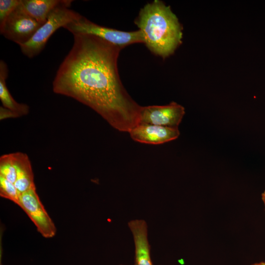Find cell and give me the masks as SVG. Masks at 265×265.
I'll list each match as a JSON object with an SVG mask.
<instances>
[{
    "mask_svg": "<svg viewBox=\"0 0 265 265\" xmlns=\"http://www.w3.org/2000/svg\"><path fill=\"white\" fill-rule=\"evenodd\" d=\"M73 46L53 82L54 93L71 97L125 132L139 123L142 106L129 95L118 73L122 48L89 34H74Z\"/></svg>",
    "mask_w": 265,
    "mask_h": 265,
    "instance_id": "cell-1",
    "label": "cell"
},
{
    "mask_svg": "<svg viewBox=\"0 0 265 265\" xmlns=\"http://www.w3.org/2000/svg\"><path fill=\"white\" fill-rule=\"evenodd\" d=\"M134 23L148 49L163 58L173 54L182 43V26L170 7L161 0H154L144 6Z\"/></svg>",
    "mask_w": 265,
    "mask_h": 265,
    "instance_id": "cell-2",
    "label": "cell"
},
{
    "mask_svg": "<svg viewBox=\"0 0 265 265\" xmlns=\"http://www.w3.org/2000/svg\"><path fill=\"white\" fill-rule=\"evenodd\" d=\"M73 1L66 0L56 7L49 15L46 22L26 43L20 46L22 53L28 58L38 55L44 49L51 36L60 27L78 19L81 15L70 7Z\"/></svg>",
    "mask_w": 265,
    "mask_h": 265,
    "instance_id": "cell-3",
    "label": "cell"
},
{
    "mask_svg": "<svg viewBox=\"0 0 265 265\" xmlns=\"http://www.w3.org/2000/svg\"><path fill=\"white\" fill-rule=\"evenodd\" d=\"M63 28L73 35H94L122 49L131 44L144 43L143 35L139 29L128 32L111 28L95 24L82 15Z\"/></svg>",
    "mask_w": 265,
    "mask_h": 265,
    "instance_id": "cell-4",
    "label": "cell"
},
{
    "mask_svg": "<svg viewBox=\"0 0 265 265\" xmlns=\"http://www.w3.org/2000/svg\"><path fill=\"white\" fill-rule=\"evenodd\" d=\"M20 4L0 24V33L20 46L27 42L42 25L28 15Z\"/></svg>",
    "mask_w": 265,
    "mask_h": 265,
    "instance_id": "cell-5",
    "label": "cell"
},
{
    "mask_svg": "<svg viewBox=\"0 0 265 265\" xmlns=\"http://www.w3.org/2000/svg\"><path fill=\"white\" fill-rule=\"evenodd\" d=\"M18 206L27 214L43 237L51 238L55 236V226L42 204L35 188L20 194Z\"/></svg>",
    "mask_w": 265,
    "mask_h": 265,
    "instance_id": "cell-6",
    "label": "cell"
},
{
    "mask_svg": "<svg viewBox=\"0 0 265 265\" xmlns=\"http://www.w3.org/2000/svg\"><path fill=\"white\" fill-rule=\"evenodd\" d=\"M185 113V108L174 102L164 106L141 107L139 124L178 128Z\"/></svg>",
    "mask_w": 265,
    "mask_h": 265,
    "instance_id": "cell-7",
    "label": "cell"
},
{
    "mask_svg": "<svg viewBox=\"0 0 265 265\" xmlns=\"http://www.w3.org/2000/svg\"><path fill=\"white\" fill-rule=\"evenodd\" d=\"M134 141L150 144H160L177 139L178 128L147 124H138L129 132Z\"/></svg>",
    "mask_w": 265,
    "mask_h": 265,
    "instance_id": "cell-8",
    "label": "cell"
},
{
    "mask_svg": "<svg viewBox=\"0 0 265 265\" xmlns=\"http://www.w3.org/2000/svg\"><path fill=\"white\" fill-rule=\"evenodd\" d=\"M128 224L134 242V265H153L146 222L143 219H133Z\"/></svg>",
    "mask_w": 265,
    "mask_h": 265,
    "instance_id": "cell-9",
    "label": "cell"
},
{
    "mask_svg": "<svg viewBox=\"0 0 265 265\" xmlns=\"http://www.w3.org/2000/svg\"><path fill=\"white\" fill-rule=\"evenodd\" d=\"M16 171V180L14 185L20 194L35 188L33 173L30 160L25 154L14 153Z\"/></svg>",
    "mask_w": 265,
    "mask_h": 265,
    "instance_id": "cell-10",
    "label": "cell"
},
{
    "mask_svg": "<svg viewBox=\"0 0 265 265\" xmlns=\"http://www.w3.org/2000/svg\"><path fill=\"white\" fill-rule=\"evenodd\" d=\"M66 0H21L20 6L30 16L44 24L51 12Z\"/></svg>",
    "mask_w": 265,
    "mask_h": 265,
    "instance_id": "cell-11",
    "label": "cell"
},
{
    "mask_svg": "<svg viewBox=\"0 0 265 265\" xmlns=\"http://www.w3.org/2000/svg\"><path fill=\"white\" fill-rule=\"evenodd\" d=\"M8 69L6 63L0 61V99L4 107L21 116L27 114L29 107L26 104L17 103L12 97L6 85Z\"/></svg>",
    "mask_w": 265,
    "mask_h": 265,
    "instance_id": "cell-12",
    "label": "cell"
},
{
    "mask_svg": "<svg viewBox=\"0 0 265 265\" xmlns=\"http://www.w3.org/2000/svg\"><path fill=\"white\" fill-rule=\"evenodd\" d=\"M0 176L15 184L16 171L14 153L2 155L0 158Z\"/></svg>",
    "mask_w": 265,
    "mask_h": 265,
    "instance_id": "cell-13",
    "label": "cell"
},
{
    "mask_svg": "<svg viewBox=\"0 0 265 265\" xmlns=\"http://www.w3.org/2000/svg\"><path fill=\"white\" fill-rule=\"evenodd\" d=\"M20 193L14 184L0 176V195L18 205Z\"/></svg>",
    "mask_w": 265,
    "mask_h": 265,
    "instance_id": "cell-14",
    "label": "cell"
},
{
    "mask_svg": "<svg viewBox=\"0 0 265 265\" xmlns=\"http://www.w3.org/2000/svg\"><path fill=\"white\" fill-rule=\"evenodd\" d=\"M21 0H0V24L19 5Z\"/></svg>",
    "mask_w": 265,
    "mask_h": 265,
    "instance_id": "cell-15",
    "label": "cell"
},
{
    "mask_svg": "<svg viewBox=\"0 0 265 265\" xmlns=\"http://www.w3.org/2000/svg\"><path fill=\"white\" fill-rule=\"evenodd\" d=\"M0 112L1 120L8 117H19L17 114L4 107H0Z\"/></svg>",
    "mask_w": 265,
    "mask_h": 265,
    "instance_id": "cell-16",
    "label": "cell"
},
{
    "mask_svg": "<svg viewBox=\"0 0 265 265\" xmlns=\"http://www.w3.org/2000/svg\"><path fill=\"white\" fill-rule=\"evenodd\" d=\"M251 265H265V262H261L253 264Z\"/></svg>",
    "mask_w": 265,
    "mask_h": 265,
    "instance_id": "cell-17",
    "label": "cell"
},
{
    "mask_svg": "<svg viewBox=\"0 0 265 265\" xmlns=\"http://www.w3.org/2000/svg\"><path fill=\"white\" fill-rule=\"evenodd\" d=\"M262 199L264 203V206H265V196H262Z\"/></svg>",
    "mask_w": 265,
    "mask_h": 265,
    "instance_id": "cell-18",
    "label": "cell"
},
{
    "mask_svg": "<svg viewBox=\"0 0 265 265\" xmlns=\"http://www.w3.org/2000/svg\"><path fill=\"white\" fill-rule=\"evenodd\" d=\"M262 196H265V191L263 192L262 194Z\"/></svg>",
    "mask_w": 265,
    "mask_h": 265,
    "instance_id": "cell-19",
    "label": "cell"
},
{
    "mask_svg": "<svg viewBox=\"0 0 265 265\" xmlns=\"http://www.w3.org/2000/svg\"></svg>",
    "mask_w": 265,
    "mask_h": 265,
    "instance_id": "cell-20",
    "label": "cell"
}]
</instances>
